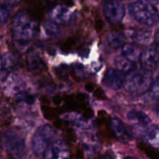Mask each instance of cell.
<instances>
[{"instance_id":"obj_10","label":"cell","mask_w":159,"mask_h":159,"mask_svg":"<svg viewBox=\"0 0 159 159\" xmlns=\"http://www.w3.org/2000/svg\"><path fill=\"white\" fill-rule=\"evenodd\" d=\"M126 75L124 72L118 69H109L104 75L102 83L108 88L113 90L120 89L124 86Z\"/></svg>"},{"instance_id":"obj_11","label":"cell","mask_w":159,"mask_h":159,"mask_svg":"<svg viewBox=\"0 0 159 159\" xmlns=\"http://www.w3.org/2000/svg\"><path fill=\"white\" fill-rule=\"evenodd\" d=\"M26 62L28 68L34 73L42 72L46 68L44 60L35 49L29 50L26 54Z\"/></svg>"},{"instance_id":"obj_1","label":"cell","mask_w":159,"mask_h":159,"mask_svg":"<svg viewBox=\"0 0 159 159\" xmlns=\"http://www.w3.org/2000/svg\"><path fill=\"white\" fill-rule=\"evenodd\" d=\"M38 31V22L27 11H18L12 22L14 40L18 43H27L35 37Z\"/></svg>"},{"instance_id":"obj_17","label":"cell","mask_w":159,"mask_h":159,"mask_svg":"<svg viewBox=\"0 0 159 159\" xmlns=\"http://www.w3.org/2000/svg\"><path fill=\"white\" fill-rule=\"evenodd\" d=\"M111 130L115 136L120 140L127 141L130 138V134L125 124L118 118H113L111 120Z\"/></svg>"},{"instance_id":"obj_3","label":"cell","mask_w":159,"mask_h":159,"mask_svg":"<svg viewBox=\"0 0 159 159\" xmlns=\"http://www.w3.org/2000/svg\"><path fill=\"white\" fill-rule=\"evenodd\" d=\"M130 13L137 21L153 26L159 23V11L151 2L136 0L129 6Z\"/></svg>"},{"instance_id":"obj_18","label":"cell","mask_w":159,"mask_h":159,"mask_svg":"<svg viewBox=\"0 0 159 159\" xmlns=\"http://www.w3.org/2000/svg\"><path fill=\"white\" fill-rule=\"evenodd\" d=\"M127 118L133 122L148 125L151 123V118L144 112L138 110H132L127 113Z\"/></svg>"},{"instance_id":"obj_21","label":"cell","mask_w":159,"mask_h":159,"mask_svg":"<svg viewBox=\"0 0 159 159\" xmlns=\"http://www.w3.org/2000/svg\"><path fill=\"white\" fill-rule=\"evenodd\" d=\"M130 37L134 41L139 43H147L151 38V33L146 30H136L130 33Z\"/></svg>"},{"instance_id":"obj_2","label":"cell","mask_w":159,"mask_h":159,"mask_svg":"<svg viewBox=\"0 0 159 159\" xmlns=\"http://www.w3.org/2000/svg\"><path fill=\"white\" fill-rule=\"evenodd\" d=\"M153 83L152 72L144 68H134L125 77L124 88L129 93L141 95L149 91Z\"/></svg>"},{"instance_id":"obj_24","label":"cell","mask_w":159,"mask_h":159,"mask_svg":"<svg viewBox=\"0 0 159 159\" xmlns=\"http://www.w3.org/2000/svg\"><path fill=\"white\" fill-rule=\"evenodd\" d=\"M8 5L2 3L1 6V24L4 25L9 20L10 16V9Z\"/></svg>"},{"instance_id":"obj_27","label":"cell","mask_w":159,"mask_h":159,"mask_svg":"<svg viewBox=\"0 0 159 159\" xmlns=\"http://www.w3.org/2000/svg\"><path fill=\"white\" fill-rule=\"evenodd\" d=\"M98 159H113V157L111 156V155H102L101 157H99Z\"/></svg>"},{"instance_id":"obj_16","label":"cell","mask_w":159,"mask_h":159,"mask_svg":"<svg viewBox=\"0 0 159 159\" xmlns=\"http://www.w3.org/2000/svg\"><path fill=\"white\" fill-rule=\"evenodd\" d=\"M82 144L84 151L89 155H95L98 152L99 148V144L96 137L91 134H83L81 137Z\"/></svg>"},{"instance_id":"obj_20","label":"cell","mask_w":159,"mask_h":159,"mask_svg":"<svg viewBox=\"0 0 159 159\" xmlns=\"http://www.w3.org/2000/svg\"><path fill=\"white\" fill-rule=\"evenodd\" d=\"M115 65L116 67V69L123 71V72H130V71L134 70L135 68L136 63L127 59L124 58L122 56H118L115 60Z\"/></svg>"},{"instance_id":"obj_19","label":"cell","mask_w":159,"mask_h":159,"mask_svg":"<svg viewBox=\"0 0 159 159\" xmlns=\"http://www.w3.org/2000/svg\"><path fill=\"white\" fill-rule=\"evenodd\" d=\"M144 137L146 141L153 146L159 145V128L155 126H150L144 130Z\"/></svg>"},{"instance_id":"obj_30","label":"cell","mask_w":159,"mask_h":159,"mask_svg":"<svg viewBox=\"0 0 159 159\" xmlns=\"http://www.w3.org/2000/svg\"><path fill=\"white\" fill-rule=\"evenodd\" d=\"M68 1H70V2H71V0H68Z\"/></svg>"},{"instance_id":"obj_12","label":"cell","mask_w":159,"mask_h":159,"mask_svg":"<svg viewBox=\"0 0 159 159\" xmlns=\"http://www.w3.org/2000/svg\"><path fill=\"white\" fill-rule=\"evenodd\" d=\"M61 29L57 23L51 20L43 22L40 27V37L42 40H52L58 37Z\"/></svg>"},{"instance_id":"obj_22","label":"cell","mask_w":159,"mask_h":159,"mask_svg":"<svg viewBox=\"0 0 159 159\" xmlns=\"http://www.w3.org/2000/svg\"><path fill=\"white\" fill-rule=\"evenodd\" d=\"M149 96L153 100L159 101V75L152 83V87L149 89Z\"/></svg>"},{"instance_id":"obj_29","label":"cell","mask_w":159,"mask_h":159,"mask_svg":"<svg viewBox=\"0 0 159 159\" xmlns=\"http://www.w3.org/2000/svg\"><path fill=\"white\" fill-rule=\"evenodd\" d=\"M124 159H138L136 158H134V157H130V156H128V157H126V158H124Z\"/></svg>"},{"instance_id":"obj_15","label":"cell","mask_w":159,"mask_h":159,"mask_svg":"<svg viewBox=\"0 0 159 159\" xmlns=\"http://www.w3.org/2000/svg\"><path fill=\"white\" fill-rule=\"evenodd\" d=\"M125 35L122 32L111 31L106 37V47L110 50H115L119 48H122L125 44Z\"/></svg>"},{"instance_id":"obj_4","label":"cell","mask_w":159,"mask_h":159,"mask_svg":"<svg viewBox=\"0 0 159 159\" xmlns=\"http://www.w3.org/2000/svg\"><path fill=\"white\" fill-rule=\"evenodd\" d=\"M55 131L49 124L40 126L34 133L32 140V148L37 155L44 153L48 146L53 142Z\"/></svg>"},{"instance_id":"obj_8","label":"cell","mask_w":159,"mask_h":159,"mask_svg":"<svg viewBox=\"0 0 159 159\" xmlns=\"http://www.w3.org/2000/svg\"><path fill=\"white\" fill-rule=\"evenodd\" d=\"M51 21L57 24H69L75 20V12L65 5H56L49 12Z\"/></svg>"},{"instance_id":"obj_13","label":"cell","mask_w":159,"mask_h":159,"mask_svg":"<svg viewBox=\"0 0 159 159\" xmlns=\"http://www.w3.org/2000/svg\"><path fill=\"white\" fill-rule=\"evenodd\" d=\"M141 48L136 43H127L121 48L120 56L127 60L136 63L141 59Z\"/></svg>"},{"instance_id":"obj_28","label":"cell","mask_w":159,"mask_h":159,"mask_svg":"<svg viewBox=\"0 0 159 159\" xmlns=\"http://www.w3.org/2000/svg\"><path fill=\"white\" fill-rule=\"evenodd\" d=\"M152 3H155V4H159V0H149Z\"/></svg>"},{"instance_id":"obj_23","label":"cell","mask_w":159,"mask_h":159,"mask_svg":"<svg viewBox=\"0 0 159 159\" xmlns=\"http://www.w3.org/2000/svg\"><path fill=\"white\" fill-rule=\"evenodd\" d=\"M139 148L150 159H159V154L152 148L148 147L144 144H140Z\"/></svg>"},{"instance_id":"obj_25","label":"cell","mask_w":159,"mask_h":159,"mask_svg":"<svg viewBox=\"0 0 159 159\" xmlns=\"http://www.w3.org/2000/svg\"><path fill=\"white\" fill-rule=\"evenodd\" d=\"M2 1L8 6H16L18 3H20V0H2Z\"/></svg>"},{"instance_id":"obj_26","label":"cell","mask_w":159,"mask_h":159,"mask_svg":"<svg viewBox=\"0 0 159 159\" xmlns=\"http://www.w3.org/2000/svg\"><path fill=\"white\" fill-rule=\"evenodd\" d=\"M155 43L156 44L159 45V29H158V30L156 31L155 35Z\"/></svg>"},{"instance_id":"obj_14","label":"cell","mask_w":159,"mask_h":159,"mask_svg":"<svg viewBox=\"0 0 159 159\" xmlns=\"http://www.w3.org/2000/svg\"><path fill=\"white\" fill-rule=\"evenodd\" d=\"M18 60L12 53H6L2 56L1 58V73L2 79L4 75H9L18 67Z\"/></svg>"},{"instance_id":"obj_7","label":"cell","mask_w":159,"mask_h":159,"mask_svg":"<svg viewBox=\"0 0 159 159\" xmlns=\"http://www.w3.org/2000/svg\"><path fill=\"white\" fill-rule=\"evenodd\" d=\"M142 68L152 71L159 66V45L154 43L142 51L141 56Z\"/></svg>"},{"instance_id":"obj_5","label":"cell","mask_w":159,"mask_h":159,"mask_svg":"<svg viewBox=\"0 0 159 159\" xmlns=\"http://www.w3.org/2000/svg\"><path fill=\"white\" fill-rule=\"evenodd\" d=\"M2 144L14 158H21L25 155L26 144L24 140L13 130H7L3 134Z\"/></svg>"},{"instance_id":"obj_9","label":"cell","mask_w":159,"mask_h":159,"mask_svg":"<svg viewBox=\"0 0 159 159\" xmlns=\"http://www.w3.org/2000/svg\"><path fill=\"white\" fill-rule=\"evenodd\" d=\"M69 149L65 141H53L43 153V159H68Z\"/></svg>"},{"instance_id":"obj_6","label":"cell","mask_w":159,"mask_h":159,"mask_svg":"<svg viewBox=\"0 0 159 159\" xmlns=\"http://www.w3.org/2000/svg\"><path fill=\"white\" fill-rule=\"evenodd\" d=\"M102 11L107 20L113 24L120 23L125 16V6L122 0H104Z\"/></svg>"}]
</instances>
